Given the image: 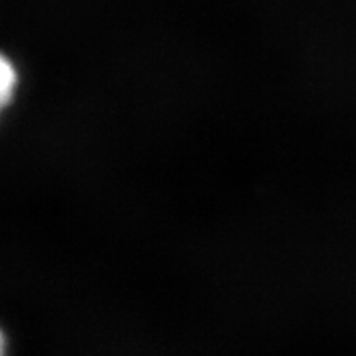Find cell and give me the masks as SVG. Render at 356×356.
Returning <instances> with one entry per match:
<instances>
[{
	"label": "cell",
	"mask_w": 356,
	"mask_h": 356,
	"mask_svg": "<svg viewBox=\"0 0 356 356\" xmlns=\"http://www.w3.org/2000/svg\"><path fill=\"white\" fill-rule=\"evenodd\" d=\"M15 83V74H13V71L8 68L7 63H3L2 66V95H3V99H7V96L12 92V88L10 84Z\"/></svg>",
	"instance_id": "6da1fadb"
}]
</instances>
